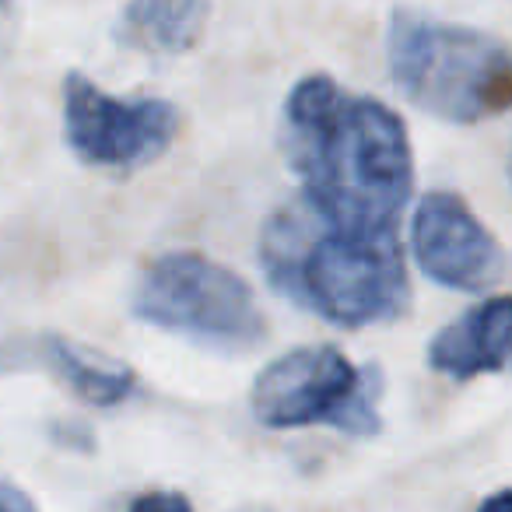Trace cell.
<instances>
[{
  "instance_id": "cell-14",
  "label": "cell",
  "mask_w": 512,
  "mask_h": 512,
  "mask_svg": "<svg viewBox=\"0 0 512 512\" xmlns=\"http://www.w3.org/2000/svg\"><path fill=\"white\" fill-rule=\"evenodd\" d=\"M0 4H4V0H0Z\"/></svg>"
},
{
  "instance_id": "cell-9",
  "label": "cell",
  "mask_w": 512,
  "mask_h": 512,
  "mask_svg": "<svg viewBox=\"0 0 512 512\" xmlns=\"http://www.w3.org/2000/svg\"><path fill=\"white\" fill-rule=\"evenodd\" d=\"M25 348V362H36L39 369L53 372L67 390H74L81 400L99 407L123 404L137 390V376L130 365L113 362L99 351H81L67 337L39 334Z\"/></svg>"
},
{
  "instance_id": "cell-8",
  "label": "cell",
  "mask_w": 512,
  "mask_h": 512,
  "mask_svg": "<svg viewBox=\"0 0 512 512\" xmlns=\"http://www.w3.org/2000/svg\"><path fill=\"white\" fill-rule=\"evenodd\" d=\"M432 369L453 379L502 372L512 362V295H495L442 327L428 344Z\"/></svg>"
},
{
  "instance_id": "cell-7",
  "label": "cell",
  "mask_w": 512,
  "mask_h": 512,
  "mask_svg": "<svg viewBox=\"0 0 512 512\" xmlns=\"http://www.w3.org/2000/svg\"><path fill=\"white\" fill-rule=\"evenodd\" d=\"M414 253L432 281L460 292H484L505 271V249L463 197L428 193L414 211Z\"/></svg>"
},
{
  "instance_id": "cell-5",
  "label": "cell",
  "mask_w": 512,
  "mask_h": 512,
  "mask_svg": "<svg viewBox=\"0 0 512 512\" xmlns=\"http://www.w3.org/2000/svg\"><path fill=\"white\" fill-rule=\"evenodd\" d=\"M134 316L193 341L249 348L267 334L249 285L200 253H165L134 285Z\"/></svg>"
},
{
  "instance_id": "cell-11",
  "label": "cell",
  "mask_w": 512,
  "mask_h": 512,
  "mask_svg": "<svg viewBox=\"0 0 512 512\" xmlns=\"http://www.w3.org/2000/svg\"><path fill=\"white\" fill-rule=\"evenodd\" d=\"M130 509H190V498L176 495V491H155V495L134 498Z\"/></svg>"
},
{
  "instance_id": "cell-2",
  "label": "cell",
  "mask_w": 512,
  "mask_h": 512,
  "mask_svg": "<svg viewBox=\"0 0 512 512\" xmlns=\"http://www.w3.org/2000/svg\"><path fill=\"white\" fill-rule=\"evenodd\" d=\"M260 264L278 292L344 330L393 320L411 295L404 249L393 228H344L306 193L267 218Z\"/></svg>"
},
{
  "instance_id": "cell-13",
  "label": "cell",
  "mask_w": 512,
  "mask_h": 512,
  "mask_svg": "<svg viewBox=\"0 0 512 512\" xmlns=\"http://www.w3.org/2000/svg\"><path fill=\"white\" fill-rule=\"evenodd\" d=\"M509 183H512V155H509Z\"/></svg>"
},
{
  "instance_id": "cell-3",
  "label": "cell",
  "mask_w": 512,
  "mask_h": 512,
  "mask_svg": "<svg viewBox=\"0 0 512 512\" xmlns=\"http://www.w3.org/2000/svg\"><path fill=\"white\" fill-rule=\"evenodd\" d=\"M386 60L414 106L449 123H477L512 109V50L467 25L393 11Z\"/></svg>"
},
{
  "instance_id": "cell-6",
  "label": "cell",
  "mask_w": 512,
  "mask_h": 512,
  "mask_svg": "<svg viewBox=\"0 0 512 512\" xmlns=\"http://www.w3.org/2000/svg\"><path fill=\"white\" fill-rule=\"evenodd\" d=\"M64 130L81 162L137 169L169 148L179 113L162 99H113L95 81L67 74Z\"/></svg>"
},
{
  "instance_id": "cell-4",
  "label": "cell",
  "mask_w": 512,
  "mask_h": 512,
  "mask_svg": "<svg viewBox=\"0 0 512 512\" xmlns=\"http://www.w3.org/2000/svg\"><path fill=\"white\" fill-rule=\"evenodd\" d=\"M379 369H358L330 344L295 348L274 358L249 390V404L267 428L330 425L348 435H376L379 418Z\"/></svg>"
},
{
  "instance_id": "cell-12",
  "label": "cell",
  "mask_w": 512,
  "mask_h": 512,
  "mask_svg": "<svg viewBox=\"0 0 512 512\" xmlns=\"http://www.w3.org/2000/svg\"><path fill=\"white\" fill-rule=\"evenodd\" d=\"M36 502H32L25 491H18L15 484H0V512H32Z\"/></svg>"
},
{
  "instance_id": "cell-1",
  "label": "cell",
  "mask_w": 512,
  "mask_h": 512,
  "mask_svg": "<svg viewBox=\"0 0 512 512\" xmlns=\"http://www.w3.org/2000/svg\"><path fill=\"white\" fill-rule=\"evenodd\" d=\"M281 148L302 193L330 221L355 232L397 225L414 186V155L390 106L344 92L327 74H309L285 102Z\"/></svg>"
},
{
  "instance_id": "cell-10",
  "label": "cell",
  "mask_w": 512,
  "mask_h": 512,
  "mask_svg": "<svg viewBox=\"0 0 512 512\" xmlns=\"http://www.w3.org/2000/svg\"><path fill=\"white\" fill-rule=\"evenodd\" d=\"M211 0H127L120 39L148 53H186L204 39Z\"/></svg>"
}]
</instances>
